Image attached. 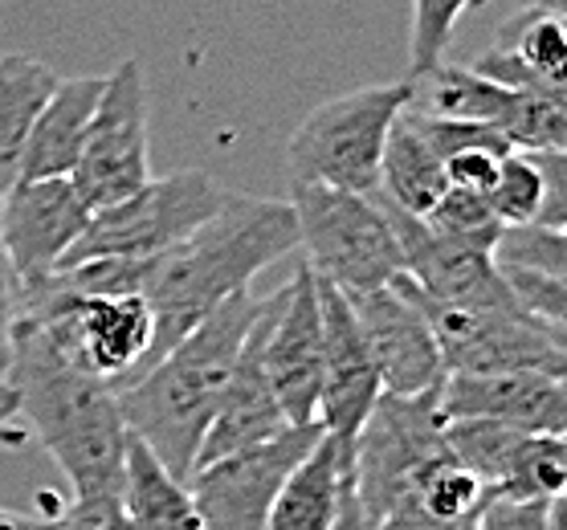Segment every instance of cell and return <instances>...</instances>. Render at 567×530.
Instances as JSON below:
<instances>
[{
    "instance_id": "29",
    "label": "cell",
    "mask_w": 567,
    "mask_h": 530,
    "mask_svg": "<svg viewBox=\"0 0 567 530\" xmlns=\"http://www.w3.org/2000/svg\"><path fill=\"white\" fill-rule=\"evenodd\" d=\"M38 530H131V522L123 498H70L50 522H38Z\"/></svg>"
},
{
    "instance_id": "13",
    "label": "cell",
    "mask_w": 567,
    "mask_h": 530,
    "mask_svg": "<svg viewBox=\"0 0 567 530\" xmlns=\"http://www.w3.org/2000/svg\"><path fill=\"white\" fill-rule=\"evenodd\" d=\"M348 298L351 314L363 331V343L372 351L384 396H421L441 388L445 363H441L437 339L425 311L413 302L404 278L380 290H355Z\"/></svg>"
},
{
    "instance_id": "31",
    "label": "cell",
    "mask_w": 567,
    "mask_h": 530,
    "mask_svg": "<svg viewBox=\"0 0 567 530\" xmlns=\"http://www.w3.org/2000/svg\"><path fill=\"white\" fill-rule=\"evenodd\" d=\"M477 530H547V502L530 498H491Z\"/></svg>"
},
{
    "instance_id": "32",
    "label": "cell",
    "mask_w": 567,
    "mask_h": 530,
    "mask_svg": "<svg viewBox=\"0 0 567 530\" xmlns=\"http://www.w3.org/2000/svg\"><path fill=\"white\" fill-rule=\"evenodd\" d=\"M511 156V152H462V156L445 159V180L453 188H470V193H482L494 184L498 176V164Z\"/></svg>"
},
{
    "instance_id": "19",
    "label": "cell",
    "mask_w": 567,
    "mask_h": 530,
    "mask_svg": "<svg viewBox=\"0 0 567 530\" xmlns=\"http://www.w3.org/2000/svg\"><path fill=\"white\" fill-rule=\"evenodd\" d=\"M103 82L106 79L99 74H82V79H62L53 86L38 123L29 131L17 180H58V176L74 172L86 131H91L94 106L103 98Z\"/></svg>"
},
{
    "instance_id": "8",
    "label": "cell",
    "mask_w": 567,
    "mask_h": 530,
    "mask_svg": "<svg viewBox=\"0 0 567 530\" xmlns=\"http://www.w3.org/2000/svg\"><path fill=\"white\" fill-rule=\"evenodd\" d=\"M441 453H445L441 388L421 396H380L355 440L343 449L348 486L355 493L363 527H372Z\"/></svg>"
},
{
    "instance_id": "33",
    "label": "cell",
    "mask_w": 567,
    "mask_h": 530,
    "mask_svg": "<svg viewBox=\"0 0 567 530\" xmlns=\"http://www.w3.org/2000/svg\"><path fill=\"white\" fill-rule=\"evenodd\" d=\"M17 314H21V285H17V273L0 246V380L9 375V363H13Z\"/></svg>"
},
{
    "instance_id": "20",
    "label": "cell",
    "mask_w": 567,
    "mask_h": 530,
    "mask_svg": "<svg viewBox=\"0 0 567 530\" xmlns=\"http://www.w3.org/2000/svg\"><path fill=\"white\" fill-rule=\"evenodd\" d=\"M348 490V457L336 437L322 433L315 449L290 469L270 506L266 530H331Z\"/></svg>"
},
{
    "instance_id": "36",
    "label": "cell",
    "mask_w": 567,
    "mask_h": 530,
    "mask_svg": "<svg viewBox=\"0 0 567 530\" xmlns=\"http://www.w3.org/2000/svg\"><path fill=\"white\" fill-rule=\"evenodd\" d=\"M9 420H17V396H13V388L0 380V428L9 425Z\"/></svg>"
},
{
    "instance_id": "5",
    "label": "cell",
    "mask_w": 567,
    "mask_h": 530,
    "mask_svg": "<svg viewBox=\"0 0 567 530\" xmlns=\"http://www.w3.org/2000/svg\"><path fill=\"white\" fill-rule=\"evenodd\" d=\"M290 208L298 220V249H307L315 278L343 294L380 290L404 278V253L384 200L322 184H290Z\"/></svg>"
},
{
    "instance_id": "38",
    "label": "cell",
    "mask_w": 567,
    "mask_h": 530,
    "mask_svg": "<svg viewBox=\"0 0 567 530\" xmlns=\"http://www.w3.org/2000/svg\"><path fill=\"white\" fill-rule=\"evenodd\" d=\"M518 4H535V9H551V13L567 17V0H518Z\"/></svg>"
},
{
    "instance_id": "15",
    "label": "cell",
    "mask_w": 567,
    "mask_h": 530,
    "mask_svg": "<svg viewBox=\"0 0 567 530\" xmlns=\"http://www.w3.org/2000/svg\"><path fill=\"white\" fill-rule=\"evenodd\" d=\"M322 311V384H319V425L327 437H336L348 449L375 401L384 396L380 372L363 331L351 314L343 290L315 278Z\"/></svg>"
},
{
    "instance_id": "9",
    "label": "cell",
    "mask_w": 567,
    "mask_h": 530,
    "mask_svg": "<svg viewBox=\"0 0 567 530\" xmlns=\"http://www.w3.org/2000/svg\"><path fill=\"white\" fill-rule=\"evenodd\" d=\"M147 131H152L147 79H143V65L127 58L115 65V74H106L82 156L70 172L78 196L86 200L91 212L118 205L123 196L140 193L143 184L152 180Z\"/></svg>"
},
{
    "instance_id": "35",
    "label": "cell",
    "mask_w": 567,
    "mask_h": 530,
    "mask_svg": "<svg viewBox=\"0 0 567 530\" xmlns=\"http://www.w3.org/2000/svg\"><path fill=\"white\" fill-rule=\"evenodd\" d=\"M547 530H567V498L547 502Z\"/></svg>"
},
{
    "instance_id": "4",
    "label": "cell",
    "mask_w": 567,
    "mask_h": 530,
    "mask_svg": "<svg viewBox=\"0 0 567 530\" xmlns=\"http://www.w3.org/2000/svg\"><path fill=\"white\" fill-rule=\"evenodd\" d=\"M409 103H413L409 79L375 82L319 103L286 143L290 184H322L380 200L384 139Z\"/></svg>"
},
{
    "instance_id": "30",
    "label": "cell",
    "mask_w": 567,
    "mask_h": 530,
    "mask_svg": "<svg viewBox=\"0 0 567 530\" xmlns=\"http://www.w3.org/2000/svg\"><path fill=\"white\" fill-rule=\"evenodd\" d=\"M543 172L539 229H567V152H530Z\"/></svg>"
},
{
    "instance_id": "27",
    "label": "cell",
    "mask_w": 567,
    "mask_h": 530,
    "mask_svg": "<svg viewBox=\"0 0 567 530\" xmlns=\"http://www.w3.org/2000/svg\"><path fill=\"white\" fill-rule=\"evenodd\" d=\"M425 225L437 229V233L477 241V246H491V249H498V241H503V225H498V217L491 212L486 196L470 193V188H453V184L445 188V196H441L437 205H433Z\"/></svg>"
},
{
    "instance_id": "39",
    "label": "cell",
    "mask_w": 567,
    "mask_h": 530,
    "mask_svg": "<svg viewBox=\"0 0 567 530\" xmlns=\"http://www.w3.org/2000/svg\"><path fill=\"white\" fill-rule=\"evenodd\" d=\"M559 457H564V493L559 498H567V433H559Z\"/></svg>"
},
{
    "instance_id": "23",
    "label": "cell",
    "mask_w": 567,
    "mask_h": 530,
    "mask_svg": "<svg viewBox=\"0 0 567 530\" xmlns=\"http://www.w3.org/2000/svg\"><path fill=\"white\" fill-rule=\"evenodd\" d=\"M58 82L62 79L38 58H25V53L0 58V196L21 176L29 131H33L41 106Z\"/></svg>"
},
{
    "instance_id": "37",
    "label": "cell",
    "mask_w": 567,
    "mask_h": 530,
    "mask_svg": "<svg viewBox=\"0 0 567 530\" xmlns=\"http://www.w3.org/2000/svg\"><path fill=\"white\" fill-rule=\"evenodd\" d=\"M0 530H38V522H29L13 510H0Z\"/></svg>"
},
{
    "instance_id": "16",
    "label": "cell",
    "mask_w": 567,
    "mask_h": 530,
    "mask_svg": "<svg viewBox=\"0 0 567 530\" xmlns=\"http://www.w3.org/2000/svg\"><path fill=\"white\" fill-rule=\"evenodd\" d=\"M441 416L445 420H494L530 437L567 433V375L543 372H494L441 380Z\"/></svg>"
},
{
    "instance_id": "24",
    "label": "cell",
    "mask_w": 567,
    "mask_h": 530,
    "mask_svg": "<svg viewBox=\"0 0 567 530\" xmlns=\"http://www.w3.org/2000/svg\"><path fill=\"white\" fill-rule=\"evenodd\" d=\"M486 205L498 217L503 229H523L535 225L543 208V172L530 152H511L498 164V176L486 188Z\"/></svg>"
},
{
    "instance_id": "21",
    "label": "cell",
    "mask_w": 567,
    "mask_h": 530,
    "mask_svg": "<svg viewBox=\"0 0 567 530\" xmlns=\"http://www.w3.org/2000/svg\"><path fill=\"white\" fill-rule=\"evenodd\" d=\"M445 159L429 147V139L416 131L409 106L400 111L384 139V156H380V200L396 208L404 217L425 220L441 196H445Z\"/></svg>"
},
{
    "instance_id": "10",
    "label": "cell",
    "mask_w": 567,
    "mask_h": 530,
    "mask_svg": "<svg viewBox=\"0 0 567 530\" xmlns=\"http://www.w3.org/2000/svg\"><path fill=\"white\" fill-rule=\"evenodd\" d=\"M322 437V425H290L266 445H254L246 453L220 457L213 466H196L188 478V493L196 502L205 530H266L270 506L290 478V469L315 449Z\"/></svg>"
},
{
    "instance_id": "34",
    "label": "cell",
    "mask_w": 567,
    "mask_h": 530,
    "mask_svg": "<svg viewBox=\"0 0 567 530\" xmlns=\"http://www.w3.org/2000/svg\"><path fill=\"white\" fill-rule=\"evenodd\" d=\"M331 530H368L363 527V515H360V506H355V493H351V486L343 490V506H339V518H336V527Z\"/></svg>"
},
{
    "instance_id": "26",
    "label": "cell",
    "mask_w": 567,
    "mask_h": 530,
    "mask_svg": "<svg viewBox=\"0 0 567 530\" xmlns=\"http://www.w3.org/2000/svg\"><path fill=\"white\" fill-rule=\"evenodd\" d=\"M494 258H498V266L539 273V278L567 290V229H539V225L503 229Z\"/></svg>"
},
{
    "instance_id": "14",
    "label": "cell",
    "mask_w": 567,
    "mask_h": 530,
    "mask_svg": "<svg viewBox=\"0 0 567 530\" xmlns=\"http://www.w3.org/2000/svg\"><path fill=\"white\" fill-rule=\"evenodd\" d=\"M388 217L404 253V273L425 298L462 306H518V294L506 282L491 246L437 233L425 220L404 217L396 208H388Z\"/></svg>"
},
{
    "instance_id": "12",
    "label": "cell",
    "mask_w": 567,
    "mask_h": 530,
    "mask_svg": "<svg viewBox=\"0 0 567 530\" xmlns=\"http://www.w3.org/2000/svg\"><path fill=\"white\" fill-rule=\"evenodd\" d=\"M261 360L290 425L319 420V384H322V311L319 285L307 261H298L290 282L274 290V311Z\"/></svg>"
},
{
    "instance_id": "17",
    "label": "cell",
    "mask_w": 567,
    "mask_h": 530,
    "mask_svg": "<svg viewBox=\"0 0 567 530\" xmlns=\"http://www.w3.org/2000/svg\"><path fill=\"white\" fill-rule=\"evenodd\" d=\"M270 311H274V294H266L261 298L258 319H254L246 343H241V355L233 363L229 384L220 392L213 425H208L205 440H200L196 466H213L220 457L266 445V440H274L278 433L290 428L282 404L274 396L270 375H266V360H261V339H266V326H270Z\"/></svg>"
},
{
    "instance_id": "40",
    "label": "cell",
    "mask_w": 567,
    "mask_h": 530,
    "mask_svg": "<svg viewBox=\"0 0 567 530\" xmlns=\"http://www.w3.org/2000/svg\"><path fill=\"white\" fill-rule=\"evenodd\" d=\"M555 335H559V343H564V347H567V335H564V331H555Z\"/></svg>"
},
{
    "instance_id": "2",
    "label": "cell",
    "mask_w": 567,
    "mask_h": 530,
    "mask_svg": "<svg viewBox=\"0 0 567 530\" xmlns=\"http://www.w3.org/2000/svg\"><path fill=\"white\" fill-rule=\"evenodd\" d=\"M4 384L17 396V416L62 469L74 498H123L127 425L118 392L62 351L45 331L17 319L13 363Z\"/></svg>"
},
{
    "instance_id": "11",
    "label": "cell",
    "mask_w": 567,
    "mask_h": 530,
    "mask_svg": "<svg viewBox=\"0 0 567 530\" xmlns=\"http://www.w3.org/2000/svg\"><path fill=\"white\" fill-rule=\"evenodd\" d=\"M91 225V208L70 176L17 180L0 196V246L13 266L21 294L38 290L62 270L70 249Z\"/></svg>"
},
{
    "instance_id": "3",
    "label": "cell",
    "mask_w": 567,
    "mask_h": 530,
    "mask_svg": "<svg viewBox=\"0 0 567 530\" xmlns=\"http://www.w3.org/2000/svg\"><path fill=\"white\" fill-rule=\"evenodd\" d=\"M258 311L261 298L249 290L225 298L164 360H155L127 388H118V413L127 433L155 453V461L172 478H193L200 440L213 425L220 392L229 384Z\"/></svg>"
},
{
    "instance_id": "18",
    "label": "cell",
    "mask_w": 567,
    "mask_h": 530,
    "mask_svg": "<svg viewBox=\"0 0 567 530\" xmlns=\"http://www.w3.org/2000/svg\"><path fill=\"white\" fill-rule=\"evenodd\" d=\"M477 74L515 86V91L543 94L567 82V17L551 9L523 4L511 21H503L494 45L474 62Z\"/></svg>"
},
{
    "instance_id": "7",
    "label": "cell",
    "mask_w": 567,
    "mask_h": 530,
    "mask_svg": "<svg viewBox=\"0 0 567 530\" xmlns=\"http://www.w3.org/2000/svg\"><path fill=\"white\" fill-rule=\"evenodd\" d=\"M225 196H229V188H220L200 168L152 176L140 193L91 212L86 233L78 237V246L70 249V258L62 266L94 258L147 261L155 253H164L168 246H176V241H184L196 225H205L225 205Z\"/></svg>"
},
{
    "instance_id": "1",
    "label": "cell",
    "mask_w": 567,
    "mask_h": 530,
    "mask_svg": "<svg viewBox=\"0 0 567 530\" xmlns=\"http://www.w3.org/2000/svg\"><path fill=\"white\" fill-rule=\"evenodd\" d=\"M298 249V220L290 200L229 193L225 205L164 253L140 261L135 294L147 298L155 339L143 372L164 360L193 326H200L225 298L254 285L261 270ZM140 372V375H143Z\"/></svg>"
},
{
    "instance_id": "22",
    "label": "cell",
    "mask_w": 567,
    "mask_h": 530,
    "mask_svg": "<svg viewBox=\"0 0 567 530\" xmlns=\"http://www.w3.org/2000/svg\"><path fill=\"white\" fill-rule=\"evenodd\" d=\"M123 515L131 530H205L188 481L172 478L143 440L127 437L123 466Z\"/></svg>"
},
{
    "instance_id": "6",
    "label": "cell",
    "mask_w": 567,
    "mask_h": 530,
    "mask_svg": "<svg viewBox=\"0 0 567 530\" xmlns=\"http://www.w3.org/2000/svg\"><path fill=\"white\" fill-rule=\"evenodd\" d=\"M413 302L425 311L433 339H437L445 375H494V372H543L567 375V347L559 343L551 323L518 306H462V302H437L425 298L409 282Z\"/></svg>"
},
{
    "instance_id": "25",
    "label": "cell",
    "mask_w": 567,
    "mask_h": 530,
    "mask_svg": "<svg viewBox=\"0 0 567 530\" xmlns=\"http://www.w3.org/2000/svg\"><path fill=\"white\" fill-rule=\"evenodd\" d=\"M474 4L482 0H413V25H409V82L425 79L429 70L445 62L450 38Z\"/></svg>"
},
{
    "instance_id": "28",
    "label": "cell",
    "mask_w": 567,
    "mask_h": 530,
    "mask_svg": "<svg viewBox=\"0 0 567 530\" xmlns=\"http://www.w3.org/2000/svg\"><path fill=\"white\" fill-rule=\"evenodd\" d=\"M409 115H413L416 131L425 135L429 147H433L441 159H453V156H462V152H515V143L506 139L503 131L486 127V123H474V118H437V115L416 111V106H409Z\"/></svg>"
}]
</instances>
